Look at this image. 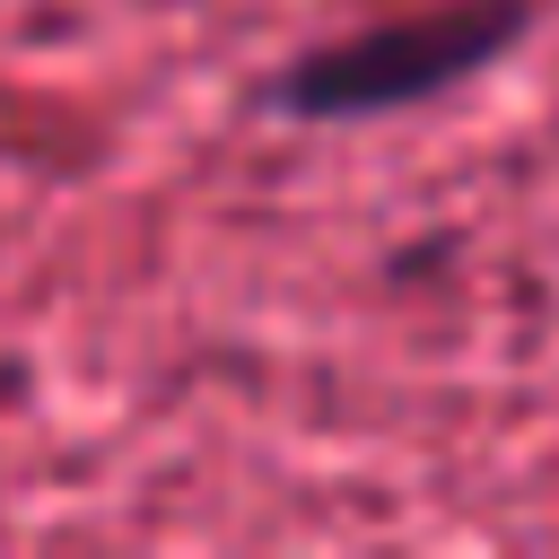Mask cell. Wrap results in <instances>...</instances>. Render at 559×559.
Segmentation results:
<instances>
[{
	"mask_svg": "<svg viewBox=\"0 0 559 559\" xmlns=\"http://www.w3.org/2000/svg\"><path fill=\"white\" fill-rule=\"evenodd\" d=\"M542 35V0H445L419 17L358 26L341 44H314L262 79V114L280 122H384L411 105H437L498 61H515Z\"/></svg>",
	"mask_w": 559,
	"mask_h": 559,
	"instance_id": "cell-1",
	"label": "cell"
}]
</instances>
